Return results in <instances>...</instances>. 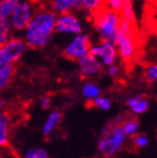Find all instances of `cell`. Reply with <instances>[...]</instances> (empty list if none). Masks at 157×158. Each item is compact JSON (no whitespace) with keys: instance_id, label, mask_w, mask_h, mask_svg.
<instances>
[{"instance_id":"1f68e13d","label":"cell","mask_w":157,"mask_h":158,"mask_svg":"<svg viewBox=\"0 0 157 158\" xmlns=\"http://www.w3.org/2000/svg\"><path fill=\"white\" fill-rule=\"evenodd\" d=\"M0 103H1V106H5V101H3V100H1V102H0Z\"/></svg>"},{"instance_id":"83f0119b","label":"cell","mask_w":157,"mask_h":158,"mask_svg":"<svg viewBox=\"0 0 157 158\" xmlns=\"http://www.w3.org/2000/svg\"><path fill=\"white\" fill-rule=\"evenodd\" d=\"M39 103H40V106H42L43 109H49V106H51V99H49V97L44 95V97L40 98Z\"/></svg>"},{"instance_id":"d6a6232c","label":"cell","mask_w":157,"mask_h":158,"mask_svg":"<svg viewBox=\"0 0 157 158\" xmlns=\"http://www.w3.org/2000/svg\"><path fill=\"white\" fill-rule=\"evenodd\" d=\"M155 1V5H156V8H157V0H154Z\"/></svg>"},{"instance_id":"f1b7e54d","label":"cell","mask_w":157,"mask_h":158,"mask_svg":"<svg viewBox=\"0 0 157 158\" xmlns=\"http://www.w3.org/2000/svg\"><path fill=\"white\" fill-rule=\"evenodd\" d=\"M1 158H19V157H17V156H16L12 152H10V150L6 149V150H5V152H2V155H1Z\"/></svg>"},{"instance_id":"5bb4252c","label":"cell","mask_w":157,"mask_h":158,"mask_svg":"<svg viewBox=\"0 0 157 158\" xmlns=\"http://www.w3.org/2000/svg\"><path fill=\"white\" fill-rule=\"evenodd\" d=\"M127 106L131 110L133 113H135V114H142L149 108V102H148V100H146L145 98L136 95V97H131L128 99Z\"/></svg>"},{"instance_id":"44dd1931","label":"cell","mask_w":157,"mask_h":158,"mask_svg":"<svg viewBox=\"0 0 157 158\" xmlns=\"http://www.w3.org/2000/svg\"><path fill=\"white\" fill-rule=\"evenodd\" d=\"M14 31L11 28L10 20H0V44H3L8 40H10L14 35Z\"/></svg>"},{"instance_id":"4dcf8cb0","label":"cell","mask_w":157,"mask_h":158,"mask_svg":"<svg viewBox=\"0 0 157 158\" xmlns=\"http://www.w3.org/2000/svg\"><path fill=\"white\" fill-rule=\"evenodd\" d=\"M124 120H125V119L122 118L121 116H117L115 119H113V122H116V123H118V125H121V123L124 122Z\"/></svg>"},{"instance_id":"3957f363","label":"cell","mask_w":157,"mask_h":158,"mask_svg":"<svg viewBox=\"0 0 157 158\" xmlns=\"http://www.w3.org/2000/svg\"><path fill=\"white\" fill-rule=\"evenodd\" d=\"M92 19L100 40H115L122 21L120 12L103 7L94 14Z\"/></svg>"},{"instance_id":"5b68a950","label":"cell","mask_w":157,"mask_h":158,"mask_svg":"<svg viewBox=\"0 0 157 158\" xmlns=\"http://www.w3.org/2000/svg\"><path fill=\"white\" fill-rule=\"evenodd\" d=\"M36 8L37 6L32 0H20L10 17V24L14 33H23L26 29L36 11Z\"/></svg>"},{"instance_id":"4fadbf2b","label":"cell","mask_w":157,"mask_h":158,"mask_svg":"<svg viewBox=\"0 0 157 158\" xmlns=\"http://www.w3.org/2000/svg\"><path fill=\"white\" fill-rule=\"evenodd\" d=\"M11 125V118L7 112L0 114V146L6 148L9 141V130Z\"/></svg>"},{"instance_id":"6da1fadb","label":"cell","mask_w":157,"mask_h":158,"mask_svg":"<svg viewBox=\"0 0 157 158\" xmlns=\"http://www.w3.org/2000/svg\"><path fill=\"white\" fill-rule=\"evenodd\" d=\"M56 19L57 14H55L47 6L37 7L32 20L23 31V38L28 47H45L51 42L54 33H56Z\"/></svg>"},{"instance_id":"7a4b0ae2","label":"cell","mask_w":157,"mask_h":158,"mask_svg":"<svg viewBox=\"0 0 157 158\" xmlns=\"http://www.w3.org/2000/svg\"><path fill=\"white\" fill-rule=\"evenodd\" d=\"M126 134L121 125L112 121L107 123L101 130V137L98 141V150L104 158H112L120 152L126 141Z\"/></svg>"},{"instance_id":"30bf717a","label":"cell","mask_w":157,"mask_h":158,"mask_svg":"<svg viewBox=\"0 0 157 158\" xmlns=\"http://www.w3.org/2000/svg\"><path fill=\"white\" fill-rule=\"evenodd\" d=\"M103 67L102 62L92 54H88L78 61V72L83 77H91L99 74Z\"/></svg>"},{"instance_id":"4316f807","label":"cell","mask_w":157,"mask_h":158,"mask_svg":"<svg viewBox=\"0 0 157 158\" xmlns=\"http://www.w3.org/2000/svg\"><path fill=\"white\" fill-rule=\"evenodd\" d=\"M119 73H120V67L116 63L110 65V66H108V74L111 76V77H117V76L119 75Z\"/></svg>"},{"instance_id":"f546056e","label":"cell","mask_w":157,"mask_h":158,"mask_svg":"<svg viewBox=\"0 0 157 158\" xmlns=\"http://www.w3.org/2000/svg\"><path fill=\"white\" fill-rule=\"evenodd\" d=\"M37 7H40V6H47V3H49V0H32Z\"/></svg>"},{"instance_id":"ba28073f","label":"cell","mask_w":157,"mask_h":158,"mask_svg":"<svg viewBox=\"0 0 157 158\" xmlns=\"http://www.w3.org/2000/svg\"><path fill=\"white\" fill-rule=\"evenodd\" d=\"M90 54L98 57L103 66H110L117 62L119 57L117 45L113 40H99L91 45Z\"/></svg>"},{"instance_id":"d4e9b609","label":"cell","mask_w":157,"mask_h":158,"mask_svg":"<svg viewBox=\"0 0 157 158\" xmlns=\"http://www.w3.org/2000/svg\"><path fill=\"white\" fill-rule=\"evenodd\" d=\"M145 75L149 82H157V64H151L146 67Z\"/></svg>"},{"instance_id":"8fae6325","label":"cell","mask_w":157,"mask_h":158,"mask_svg":"<svg viewBox=\"0 0 157 158\" xmlns=\"http://www.w3.org/2000/svg\"><path fill=\"white\" fill-rule=\"evenodd\" d=\"M47 7L57 15L71 11H82L81 0H49Z\"/></svg>"},{"instance_id":"2e32d148","label":"cell","mask_w":157,"mask_h":158,"mask_svg":"<svg viewBox=\"0 0 157 158\" xmlns=\"http://www.w3.org/2000/svg\"><path fill=\"white\" fill-rule=\"evenodd\" d=\"M14 74H15L14 63H6L0 65V88L5 89L8 86Z\"/></svg>"},{"instance_id":"d6986e66","label":"cell","mask_w":157,"mask_h":158,"mask_svg":"<svg viewBox=\"0 0 157 158\" xmlns=\"http://www.w3.org/2000/svg\"><path fill=\"white\" fill-rule=\"evenodd\" d=\"M82 95L85 100L92 101L100 95V88L93 82H87L82 86Z\"/></svg>"},{"instance_id":"ffe728a7","label":"cell","mask_w":157,"mask_h":158,"mask_svg":"<svg viewBox=\"0 0 157 158\" xmlns=\"http://www.w3.org/2000/svg\"><path fill=\"white\" fill-rule=\"evenodd\" d=\"M122 130L126 134L127 137H134L135 135L138 134L139 130V122L137 121L136 119L134 118H128L125 119L124 122L121 123Z\"/></svg>"},{"instance_id":"cb8c5ba5","label":"cell","mask_w":157,"mask_h":158,"mask_svg":"<svg viewBox=\"0 0 157 158\" xmlns=\"http://www.w3.org/2000/svg\"><path fill=\"white\" fill-rule=\"evenodd\" d=\"M131 138H133V145L138 149L145 148L148 143H149V139L146 136H144V135L137 134Z\"/></svg>"},{"instance_id":"8992f818","label":"cell","mask_w":157,"mask_h":158,"mask_svg":"<svg viewBox=\"0 0 157 158\" xmlns=\"http://www.w3.org/2000/svg\"><path fill=\"white\" fill-rule=\"evenodd\" d=\"M28 46L23 37L12 36L10 40L1 44L0 47V65L18 62Z\"/></svg>"},{"instance_id":"277c9868","label":"cell","mask_w":157,"mask_h":158,"mask_svg":"<svg viewBox=\"0 0 157 158\" xmlns=\"http://www.w3.org/2000/svg\"><path fill=\"white\" fill-rule=\"evenodd\" d=\"M113 42L116 43L119 52V57L124 63L129 64L134 61L137 54V40L135 35V25L130 24L128 21H121L116 38Z\"/></svg>"},{"instance_id":"484cf974","label":"cell","mask_w":157,"mask_h":158,"mask_svg":"<svg viewBox=\"0 0 157 158\" xmlns=\"http://www.w3.org/2000/svg\"><path fill=\"white\" fill-rule=\"evenodd\" d=\"M124 1L125 0H104V3H106L107 8H110L112 10L120 12L121 7L124 5Z\"/></svg>"},{"instance_id":"9a60e30c","label":"cell","mask_w":157,"mask_h":158,"mask_svg":"<svg viewBox=\"0 0 157 158\" xmlns=\"http://www.w3.org/2000/svg\"><path fill=\"white\" fill-rule=\"evenodd\" d=\"M20 0H0V20H10L12 12Z\"/></svg>"},{"instance_id":"ac0fdd59","label":"cell","mask_w":157,"mask_h":158,"mask_svg":"<svg viewBox=\"0 0 157 158\" xmlns=\"http://www.w3.org/2000/svg\"><path fill=\"white\" fill-rule=\"evenodd\" d=\"M120 15L122 19L130 24H136V18H135V11H134V3L133 0H125L124 5L121 7Z\"/></svg>"},{"instance_id":"52a82bcc","label":"cell","mask_w":157,"mask_h":158,"mask_svg":"<svg viewBox=\"0 0 157 158\" xmlns=\"http://www.w3.org/2000/svg\"><path fill=\"white\" fill-rule=\"evenodd\" d=\"M91 45L92 43L87 34H78V35H74L72 40L65 45L63 54L69 60L78 62L82 57L90 54Z\"/></svg>"},{"instance_id":"603a6c76","label":"cell","mask_w":157,"mask_h":158,"mask_svg":"<svg viewBox=\"0 0 157 158\" xmlns=\"http://www.w3.org/2000/svg\"><path fill=\"white\" fill-rule=\"evenodd\" d=\"M92 104L94 106H97L98 109L103 110V111H107L111 108V100L107 97H102V95H99L98 98H95L93 101H92Z\"/></svg>"},{"instance_id":"7c38bea8","label":"cell","mask_w":157,"mask_h":158,"mask_svg":"<svg viewBox=\"0 0 157 158\" xmlns=\"http://www.w3.org/2000/svg\"><path fill=\"white\" fill-rule=\"evenodd\" d=\"M61 120H62V113L60 111L54 110V111L49 112V114L45 119V121L42 126V134L45 137H49V135L53 134V131L57 128Z\"/></svg>"},{"instance_id":"9c48e42d","label":"cell","mask_w":157,"mask_h":158,"mask_svg":"<svg viewBox=\"0 0 157 158\" xmlns=\"http://www.w3.org/2000/svg\"><path fill=\"white\" fill-rule=\"evenodd\" d=\"M82 23L76 14L73 11L57 15L56 19V33L62 35L74 36L82 33Z\"/></svg>"},{"instance_id":"e0dca14e","label":"cell","mask_w":157,"mask_h":158,"mask_svg":"<svg viewBox=\"0 0 157 158\" xmlns=\"http://www.w3.org/2000/svg\"><path fill=\"white\" fill-rule=\"evenodd\" d=\"M82 11L88 14L90 17H93L95 12H98L103 7H106L104 0H81Z\"/></svg>"},{"instance_id":"7402d4cb","label":"cell","mask_w":157,"mask_h":158,"mask_svg":"<svg viewBox=\"0 0 157 158\" xmlns=\"http://www.w3.org/2000/svg\"><path fill=\"white\" fill-rule=\"evenodd\" d=\"M23 158H49V155L43 147H32L25 152Z\"/></svg>"}]
</instances>
